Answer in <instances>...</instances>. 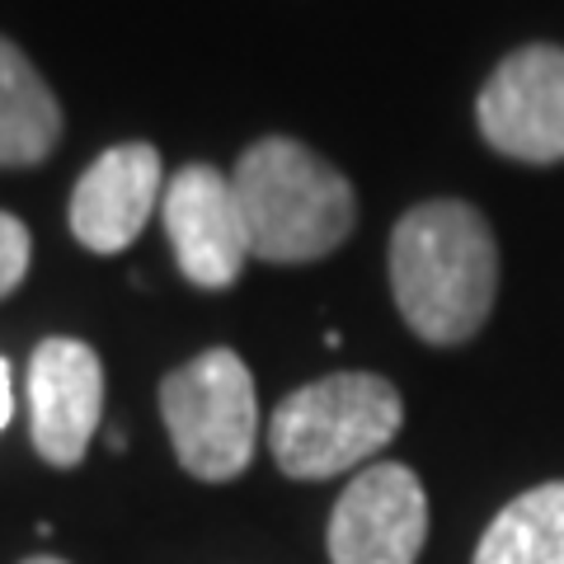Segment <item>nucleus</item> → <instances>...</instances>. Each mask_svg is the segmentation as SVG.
<instances>
[{
    "mask_svg": "<svg viewBox=\"0 0 564 564\" xmlns=\"http://www.w3.org/2000/svg\"><path fill=\"white\" fill-rule=\"evenodd\" d=\"M391 296L423 344H466L499 296V245L480 207L419 203L391 231Z\"/></svg>",
    "mask_w": 564,
    "mask_h": 564,
    "instance_id": "f257e3e1",
    "label": "nucleus"
},
{
    "mask_svg": "<svg viewBox=\"0 0 564 564\" xmlns=\"http://www.w3.org/2000/svg\"><path fill=\"white\" fill-rule=\"evenodd\" d=\"M231 188L250 254L269 263H315L352 236L358 193L296 137H259L240 151Z\"/></svg>",
    "mask_w": 564,
    "mask_h": 564,
    "instance_id": "f03ea898",
    "label": "nucleus"
},
{
    "mask_svg": "<svg viewBox=\"0 0 564 564\" xmlns=\"http://www.w3.org/2000/svg\"><path fill=\"white\" fill-rule=\"evenodd\" d=\"M404 423V400L377 372H334L292 391L269 419V447L292 480H329L377 456Z\"/></svg>",
    "mask_w": 564,
    "mask_h": 564,
    "instance_id": "7ed1b4c3",
    "label": "nucleus"
},
{
    "mask_svg": "<svg viewBox=\"0 0 564 564\" xmlns=\"http://www.w3.org/2000/svg\"><path fill=\"white\" fill-rule=\"evenodd\" d=\"M161 419L193 480L226 485L245 475L259 443L254 377L231 348H207L161 381Z\"/></svg>",
    "mask_w": 564,
    "mask_h": 564,
    "instance_id": "20e7f679",
    "label": "nucleus"
},
{
    "mask_svg": "<svg viewBox=\"0 0 564 564\" xmlns=\"http://www.w3.org/2000/svg\"><path fill=\"white\" fill-rule=\"evenodd\" d=\"M480 137L522 165L564 161V47L527 43L494 66L475 99Z\"/></svg>",
    "mask_w": 564,
    "mask_h": 564,
    "instance_id": "39448f33",
    "label": "nucleus"
},
{
    "mask_svg": "<svg viewBox=\"0 0 564 564\" xmlns=\"http://www.w3.org/2000/svg\"><path fill=\"white\" fill-rule=\"evenodd\" d=\"M161 221L174 245L180 273L203 292H226L250 259V236L231 188L217 165H184L165 180Z\"/></svg>",
    "mask_w": 564,
    "mask_h": 564,
    "instance_id": "423d86ee",
    "label": "nucleus"
},
{
    "mask_svg": "<svg viewBox=\"0 0 564 564\" xmlns=\"http://www.w3.org/2000/svg\"><path fill=\"white\" fill-rule=\"evenodd\" d=\"M429 541V494L400 462L352 475L329 518L334 564H414Z\"/></svg>",
    "mask_w": 564,
    "mask_h": 564,
    "instance_id": "0eeeda50",
    "label": "nucleus"
},
{
    "mask_svg": "<svg viewBox=\"0 0 564 564\" xmlns=\"http://www.w3.org/2000/svg\"><path fill=\"white\" fill-rule=\"evenodd\" d=\"M104 414V362L80 339H43L29 358V433L47 466H80Z\"/></svg>",
    "mask_w": 564,
    "mask_h": 564,
    "instance_id": "6e6552de",
    "label": "nucleus"
},
{
    "mask_svg": "<svg viewBox=\"0 0 564 564\" xmlns=\"http://www.w3.org/2000/svg\"><path fill=\"white\" fill-rule=\"evenodd\" d=\"M165 198L161 151L147 141L109 147L70 188V236L90 254H118L147 231Z\"/></svg>",
    "mask_w": 564,
    "mask_h": 564,
    "instance_id": "1a4fd4ad",
    "label": "nucleus"
},
{
    "mask_svg": "<svg viewBox=\"0 0 564 564\" xmlns=\"http://www.w3.org/2000/svg\"><path fill=\"white\" fill-rule=\"evenodd\" d=\"M62 141V104L20 47L0 39V170L43 165Z\"/></svg>",
    "mask_w": 564,
    "mask_h": 564,
    "instance_id": "9d476101",
    "label": "nucleus"
},
{
    "mask_svg": "<svg viewBox=\"0 0 564 564\" xmlns=\"http://www.w3.org/2000/svg\"><path fill=\"white\" fill-rule=\"evenodd\" d=\"M470 564H564V480L518 494L489 522Z\"/></svg>",
    "mask_w": 564,
    "mask_h": 564,
    "instance_id": "9b49d317",
    "label": "nucleus"
},
{
    "mask_svg": "<svg viewBox=\"0 0 564 564\" xmlns=\"http://www.w3.org/2000/svg\"><path fill=\"white\" fill-rule=\"evenodd\" d=\"M33 263V236L14 212H0V296H10L29 278Z\"/></svg>",
    "mask_w": 564,
    "mask_h": 564,
    "instance_id": "f8f14e48",
    "label": "nucleus"
},
{
    "mask_svg": "<svg viewBox=\"0 0 564 564\" xmlns=\"http://www.w3.org/2000/svg\"><path fill=\"white\" fill-rule=\"evenodd\" d=\"M14 419V381H10V362L0 358V429Z\"/></svg>",
    "mask_w": 564,
    "mask_h": 564,
    "instance_id": "ddd939ff",
    "label": "nucleus"
},
{
    "mask_svg": "<svg viewBox=\"0 0 564 564\" xmlns=\"http://www.w3.org/2000/svg\"><path fill=\"white\" fill-rule=\"evenodd\" d=\"M24 564H66V560H57V555H33V560H24Z\"/></svg>",
    "mask_w": 564,
    "mask_h": 564,
    "instance_id": "4468645a",
    "label": "nucleus"
}]
</instances>
